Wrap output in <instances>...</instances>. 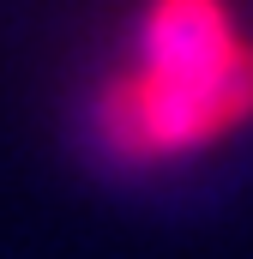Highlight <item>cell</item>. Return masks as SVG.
<instances>
[{
  "mask_svg": "<svg viewBox=\"0 0 253 259\" xmlns=\"http://www.w3.org/2000/svg\"><path fill=\"white\" fill-rule=\"evenodd\" d=\"M247 115H253V49H235L229 61L205 72L139 66L103 97V139L133 163H151V157L193 151Z\"/></svg>",
  "mask_w": 253,
  "mask_h": 259,
  "instance_id": "6da1fadb",
  "label": "cell"
},
{
  "mask_svg": "<svg viewBox=\"0 0 253 259\" xmlns=\"http://www.w3.org/2000/svg\"><path fill=\"white\" fill-rule=\"evenodd\" d=\"M241 42L229 30V12L217 0H157L145 12V55L139 66L157 72H205V66L229 61Z\"/></svg>",
  "mask_w": 253,
  "mask_h": 259,
  "instance_id": "7a4b0ae2",
  "label": "cell"
}]
</instances>
